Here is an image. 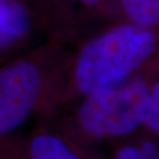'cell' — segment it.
I'll return each mask as SVG.
<instances>
[{
	"label": "cell",
	"instance_id": "6da1fadb",
	"mask_svg": "<svg viewBox=\"0 0 159 159\" xmlns=\"http://www.w3.org/2000/svg\"><path fill=\"white\" fill-rule=\"evenodd\" d=\"M156 35L150 29L123 25L90 41L75 65V81L85 94L127 79L152 54Z\"/></svg>",
	"mask_w": 159,
	"mask_h": 159
},
{
	"label": "cell",
	"instance_id": "7a4b0ae2",
	"mask_svg": "<svg viewBox=\"0 0 159 159\" xmlns=\"http://www.w3.org/2000/svg\"><path fill=\"white\" fill-rule=\"evenodd\" d=\"M150 94L151 89L140 77L97 90L80 107V125L94 137L130 133L144 123Z\"/></svg>",
	"mask_w": 159,
	"mask_h": 159
},
{
	"label": "cell",
	"instance_id": "3957f363",
	"mask_svg": "<svg viewBox=\"0 0 159 159\" xmlns=\"http://www.w3.org/2000/svg\"><path fill=\"white\" fill-rule=\"evenodd\" d=\"M41 89L39 68L19 60L0 70V134L21 125L33 110Z\"/></svg>",
	"mask_w": 159,
	"mask_h": 159
},
{
	"label": "cell",
	"instance_id": "277c9868",
	"mask_svg": "<svg viewBox=\"0 0 159 159\" xmlns=\"http://www.w3.org/2000/svg\"><path fill=\"white\" fill-rule=\"evenodd\" d=\"M29 16L14 0H0V47L21 38L29 29Z\"/></svg>",
	"mask_w": 159,
	"mask_h": 159
},
{
	"label": "cell",
	"instance_id": "5b68a950",
	"mask_svg": "<svg viewBox=\"0 0 159 159\" xmlns=\"http://www.w3.org/2000/svg\"><path fill=\"white\" fill-rule=\"evenodd\" d=\"M31 159H79L58 137L41 134L31 144Z\"/></svg>",
	"mask_w": 159,
	"mask_h": 159
},
{
	"label": "cell",
	"instance_id": "8992f818",
	"mask_svg": "<svg viewBox=\"0 0 159 159\" xmlns=\"http://www.w3.org/2000/svg\"><path fill=\"white\" fill-rule=\"evenodd\" d=\"M121 6L133 25L148 29L158 24L159 0H121Z\"/></svg>",
	"mask_w": 159,
	"mask_h": 159
},
{
	"label": "cell",
	"instance_id": "52a82bcc",
	"mask_svg": "<svg viewBox=\"0 0 159 159\" xmlns=\"http://www.w3.org/2000/svg\"><path fill=\"white\" fill-rule=\"evenodd\" d=\"M117 159H158L157 148L151 143H144L140 148L125 146L117 153Z\"/></svg>",
	"mask_w": 159,
	"mask_h": 159
},
{
	"label": "cell",
	"instance_id": "ba28073f",
	"mask_svg": "<svg viewBox=\"0 0 159 159\" xmlns=\"http://www.w3.org/2000/svg\"><path fill=\"white\" fill-rule=\"evenodd\" d=\"M144 123L148 125V129L158 132L159 130V86L156 83L151 89V94L148 102V107L145 112Z\"/></svg>",
	"mask_w": 159,
	"mask_h": 159
},
{
	"label": "cell",
	"instance_id": "9c48e42d",
	"mask_svg": "<svg viewBox=\"0 0 159 159\" xmlns=\"http://www.w3.org/2000/svg\"><path fill=\"white\" fill-rule=\"evenodd\" d=\"M85 5H89V6H91V5H96V4H98L100 0H81Z\"/></svg>",
	"mask_w": 159,
	"mask_h": 159
}]
</instances>
